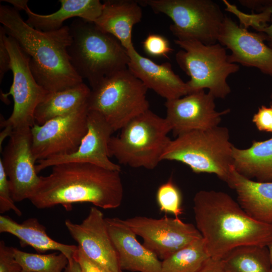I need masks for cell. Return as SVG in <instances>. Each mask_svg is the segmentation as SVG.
Listing matches in <instances>:
<instances>
[{
  "instance_id": "1",
  "label": "cell",
  "mask_w": 272,
  "mask_h": 272,
  "mask_svg": "<svg viewBox=\"0 0 272 272\" xmlns=\"http://www.w3.org/2000/svg\"><path fill=\"white\" fill-rule=\"evenodd\" d=\"M193 201L195 226L210 258L220 260L239 246L272 244V224L251 217L228 193L201 190Z\"/></svg>"
},
{
  "instance_id": "2",
  "label": "cell",
  "mask_w": 272,
  "mask_h": 272,
  "mask_svg": "<svg viewBox=\"0 0 272 272\" xmlns=\"http://www.w3.org/2000/svg\"><path fill=\"white\" fill-rule=\"evenodd\" d=\"M120 171L92 164L70 162L52 167L29 200L38 209L61 205L66 210L78 202H89L103 209L119 207L123 198Z\"/></svg>"
},
{
  "instance_id": "3",
  "label": "cell",
  "mask_w": 272,
  "mask_h": 272,
  "mask_svg": "<svg viewBox=\"0 0 272 272\" xmlns=\"http://www.w3.org/2000/svg\"><path fill=\"white\" fill-rule=\"evenodd\" d=\"M0 23L30 57V67L37 83L49 93L83 83L68 53L72 36L68 26L50 31L37 30L24 21L14 7L0 5Z\"/></svg>"
},
{
  "instance_id": "4",
  "label": "cell",
  "mask_w": 272,
  "mask_h": 272,
  "mask_svg": "<svg viewBox=\"0 0 272 272\" xmlns=\"http://www.w3.org/2000/svg\"><path fill=\"white\" fill-rule=\"evenodd\" d=\"M69 28L72 42L67 51L71 63L91 88L105 78L127 68V52L113 36L94 23L80 18Z\"/></svg>"
},
{
  "instance_id": "5",
  "label": "cell",
  "mask_w": 272,
  "mask_h": 272,
  "mask_svg": "<svg viewBox=\"0 0 272 272\" xmlns=\"http://www.w3.org/2000/svg\"><path fill=\"white\" fill-rule=\"evenodd\" d=\"M233 147L228 129L218 125L188 131L171 140L161 161L181 162L195 173L214 174L229 185Z\"/></svg>"
},
{
  "instance_id": "6",
  "label": "cell",
  "mask_w": 272,
  "mask_h": 272,
  "mask_svg": "<svg viewBox=\"0 0 272 272\" xmlns=\"http://www.w3.org/2000/svg\"><path fill=\"white\" fill-rule=\"evenodd\" d=\"M120 130L118 135L110 139L109 157L132 168H155L171 140L168 134L171 129L165 118L149 109Z\"/></svg>"
},
{
  "instance_id": "7",
  "label": "cell",
  "mask_w": 272,
  "mask_h": 272,
  "mask_svg": "<svg viewBox=\"0 0 272 272\" xmlns=\"http://www.w3.org/2000/svg\"><path fill=\"white\" fill-rule=\"evenodd\" d=\"M181 50L175 55L179 67L190 80L189 94L205 89L215 98L225 99L231 92L227 79L239 70L229 60L227 49L219 42L206 45L196 40H175Z\"/></svg>"
},
{
  "instance_id": "8",
  "label": "cell",
  "mask_w": 272,
  "mask_h": 272,
  "mask_svg": "<svg viewBox=\"0 0 272 272\" xmlns=\"http://www.w3.org/2000/svg\"><path fill=\"white\" fill-rule=\"evenodd\" d=\"M147 90L126 68L105 78L91 88L88 109L101 114L115 132L149 109Z\"/></svg>"
},
{
  "instance_id": "9",
  "label": "cell",
  "mask_w": 272,
  "mask_h": 272,
  "mask_svg": "<svg viewBox=\"0 0 272 272\" xmlns=\"http://www.w3.org/2000/svg\"><path fill=\"white\" fill-rule=\"evenodd\" d=\"M156 13H162L173 21L170 26L178 40H196L206 45L216 43L225 15L211 0H142Z\"/></svg>"
},
{
  "instance_id": "10",
  "label": "cell",
  "mask_w": 272,
  "mask_h": 272,
  "mask_svg": "<svg viewBox=\"0 0 272 272\" xmlns=\"http://www.w3.org/2000/svg\"><path fill=\"white\" fill-rule=\"evenodd\" d=\"M11 58L13 82L8 93L1 92V99L7 104L8 97L14 100L13 112L7 119L1 115V126L12 131L17 128L32 127L35 124L34 115L38 105L49 93L36 81L30 67V57L12 37L4 35Z\"/></svg>"
},
{
  "instance_id": "11",
  "label": "cell",
  "mask_w": 272,
  "mask_h": 272,
  "mask_svg": "<svg viewBox=\"0 0 272 272\" xmlns=\"http://www.w3.org/2000/svg\"><path fill=\"white\" fill-rule=\"evenodd\" d=\"M88 104L73 113L31 127L32 151L37 162L75 152L87 131Z\"/></svg>"
},
{
  "instance_id": "12",
  "label": "cell",
  "mask_w": 272,
  "mask_h": 272,
  "mask_svg": "<svg viewBox=\"0 0 272 272\" xmlns=\"http://www.w3.org/2000/svg\"><path fill=\"white\" fill-rule=\"evenodd\" d=\"M123 222L143 240V245L161 260L202 237L196 226L180 218L135 216Z\"/></svg>"
},
{
  "instance_id": "13",
  "label": "cell",
  "mask_w": 272,
  "mask_h": 272,
  "mask_svg": "<svg viewBox=\"0 0 272 272\" xmlns=\"http://www.w3.org/2000/svg\"><path fill=\"white\" fill-rule=\"evenodd\" d=\"M31 127L13 130L2 152V162L15 202L29 199L40 181L32 151Z\"/></svg>"
},
{
  "instance_id": "14",
  "label": "cell",
  "mask_w": 272,
  "mask_h": 272,
  "mask_svg": "<svg viewBox=\"0 0 272 272\" xmlns=\"http://www.w3.org/2000/svg\"><path fill=\"white\" fill-rule=\"evenodd\" d=\"M215 97L204 90L183 97L166 100L165 119L176 137L196 130H203L218 126L222 117L230 112V109L216 110Z\"/></svg>"
},
{
  "instance_id": "15",
  "label": "cell",
  "mask_w": 272,
  "mask_h": 272,
  "mask_svg": "<svg viewBox=\"0 0 272 272\" xmlns=\"http://www.w3.org/2000/svg\"><path fill=\"white\" fill-rule=\"evenodd\" d=\"M87 131L78 150L74 153L53 156L37 161V173L49 167L70 162L92 164L107 169L121 171L120 166L112 162L108 154V144L112 128L99 112L89 110Z\"/></svg>"
},
{
  "instance_id": "16",
  "label": "cell",
  "mask_w": 272,
  "mask_h": 272,
  "mask_svg": "<svg viewBox=\"0 0 272 272\" xmlns=\"http://www.w3.org/2000/svg\"><path fill=\"white\" fill-rule=\"evenodd\" d=\"M265 40L263 33L250 32L226 15L218 42L231 51V62L256 68L272 77V48Z\"/></svg>"
},
{
  "instance_id": "17",
  "label": "cell",
  "mask_w": 272,
  "mask_h": 272,
  "mask_svg": "<svg viewBox=\"0 0 272 272\" xmlns=\"http://www.w3.org/2000/svg\"><path fill=\"white\" fill-rule=\"evenodd\" d=\"M65 225L78 247L88 258L111 272H120L106 218L100 210L92 207L87 217L80 224L66 220Z\"/></svg>"
},
{
  "instance_id": "18",
  "label": "cell",
  "mask_w": 272,
  "mask_h": 272,
  "mask_svg": "<svg viewBox=\"0 0 272 272\" xmlns=\"http://www.w3.org/2000/svg\"><path fill=\"white\" fill-rule=\"evenodd\" d=\"M110 236L117 252L121 270L161 272V261L141 244L137 235L118 218H106Z\"/></svg>"
},
{
  "instance_id": "19",
  "label": "cell",
  "mask_w": 272,
  "mask_h": 272,
  "mask_svg": "<svg viewBox=\"0 0 272 272\" xmlns=\"http://www.w3.org/2000/svg\"><path fill=\"white\" fill-rule=\"evenodd\" d=\"M129 57L128 69L147 88L166 100L189 94L186 82L176 75L169 62L157 64L145 57L133 46L126 50Z\"/></svg>"
},
{
  "instance_id": "20",
  "label": "cell",
  "mask_w": 272,
  "mask_h": 272,
  "mask_svg": "<svg viewBox=\"0 0 272 272\" xmlns=\"http://www.w3.org/2000/svg\"><path fill=\"white\" fill-rule=\"evenodd\" d=\"M11 4L18 10H23L27 15L26 23L42 31H50L61 28L66 20L77 18L94 23L101 15L103 3L99 0H59L60 7L54 13L41 15L33 12L26 0L3 1Z\"/></svg>"
},
{
  "instance_id": "21",
  "label": "cell",
  "mask_w": 272,
  "mask_h": 272,
  "mask_svg": "<svg viewBox=\"0 0 272 272\" xmlns=\"http://www.w3.org/2000/svg\"><path fill=\"white\" fill-rule=\"evenodd\" d=\"M100 17L94 23L102 31L115 37L126 49L133 46V27L142 18V10L138 1H106Z\"/></svg>"
},
{
  "instance_id": "22",
  "label": "cell",
  "mask_w": 272,
  "mask_h": 272,
  "mask_svg": "<svg viewBox=\"0 0 272 272\" xmlns=\"http://www.w3.org/2000/svg\"><path fill=\"white\" fill-rule=\"evenodd\" d=\"M229 186L235 190L238 202L254 219L272 224V182H259L239 174L232 167Z\"/></svg>"
},
{
  "instance_id": "23",
  "label": "cell",
  "mask_w": 272,
  "mask_h": 272,
  "mask_svg": "<svg viewBox=\"0 0 272 272\" xmlns=\"http://www.w3.org/2000/svg\"><path fill=\"white\" fill-rule=\"evenodd\" d=\"M0 233H8L16 237L21 246H30L39 253L56 250L64 254L69 262L78 246L60 243L49 237L46 228L35 218L18 223L8 216H0Z\"/></svg>"
},
{
  "instance_id": "24",
  "label": "cell",
  "mask_w": 272,
  "mask_h": 272,
  "mask_svg": "<svg viewBox=\"0 0 272 272\" xmlns=\"http://www.w3.org/2000/svg\"><path fill=\"white\" fill-rule=\"evenodd\" d=\"M232 158L233 167L240 175L259 182H272V138L253 141L247 149L234 146Z\"/></svg>"
},
{
  "instance_id": "25",
  "label": "cell",
  "mask_w": 272,
  "mask_h": 272,
  "mask_svg": "<svg viewBox=\"0 0 272 272\" xmlns=\"http://www.w3.org/2000/svg\"><path fill=\"white\" fill-rule=\"evenodd\" d=\"M91 89L83 82L67 89L49 93L37 106L34 115L35 124L70 114L88 104Z\"/></svg>"
},
{
  "instance_id": "26",
  "label": "cell",
  "mask_w": 272,
  "mask_h": 272,
  "mask_svg": "<svg viewBox=\"0 0 272 272\" xmlns=\"http://www.w3.org/2000/svg\"><path fill=\"white\" fill-rule=\"evenodd\" d=\"M221 260L228 272H271L267 246H239L231 250Z\"/></svg>"
},
{
  "instance_id": "27",
  "label": "cell",
  "mask_w": 272,
  "mask_h": 272,
  "mask_svg": "<svg viewBox=\"0 0 272 272\" xmlns=\"http://www.w3.org/2000/svg\"><path fill=\"white\" fill-rule=\"evenodd\" d=\"M209 258L201 237L163 260L161 272H197Z\"/></svg>"
},
{
  "instance_id": "28",
  "label": "cell",
  "mask_w": 272,
  "mask_h": 272,
  "mask_svg": "<svg viewBox=\"0 0 272 272\" xmlns=\"http://www.w3.org/2000/svg\"><path fill=\"white\" fill-rule=\"evenodd\" d=\"M13 251L23 272H62L69 263L66 256L61 252L33 253L14 247Z\"/></svg>"
},
{
  "instance_id": "29",
  "label": "cell",
  "mask_w": 272,
  "mask_h": 272,
  "mask_svg": "<svg viewBox=\"0 0 272 272\" xmlns=\"http://www.w3.org/2000/svg\"><path fill=\"white\" fill-rule=\"evenodd\" d=\"M156 200L161 212L171 214L176 218L183 214L181 193L172 179L159 186Z\"/></svg>"
},
{
  "instance_id": "30",
  "label": "cell",
  "mask_w": 272,
  "mask_h": 272,
  "mask_svg": "<svg viewBox=\"0 0 272 272\" xmlns=\"http://www.w3.org/2000/svg\"><path fill=\"white\" fill-rule=\"evenodd\" d=\"M144 51L152 57H168L173 49L168 40L164 36L155 33L149 34L142 42Z\"/></svg>"
},
{
  "instance_id": "31",
  "label": "cell",
  "mask_w": 272,
  "mask_h": 272,
  "mask_svg": "<svg viewBox=\"0 0 272 272\" xmlns=\"http://www.w3.org/2000/svg\"><path fill=\"white\" fill-rule=\"evenodd\" d=\"M11 210L18 216L22 214L15 205L11 195L8 178L0 161V213L3 214Z\"/></svg>"
},
{
  "instance_id": "32",
  "label": "cell",
  "mask_w": 272,
  "mask_h": 272,
  "mask_svg": "<svg viewBox=\"0 0 272 272\" xmlns=\"http://www.w3.org/2000/svg\"><path fill=\"white\" fill-rule=\"evenodd\" d=\"M22 268L17 261L13 247L6 245L0 241V272H22Z\"/></svg>"
},
{
  "instance_id": "33",
  "label": "cell",
  "mask_w": 272,
  "mask_h": 272,
  "mask_svg": "<svg viewBox=\"0 0 272 272\" xmlns=\"http://www.w3.org/2000/svg\"><path fill=\"white\" fill-rule=\"evenodd\" d=\"M252 120L259 131L272 133V105L259 107Z\"/></svg>"
},
{
  "instance_id": "34",
  "label": "cell",
  "mask_w": 272,
  "mask_h": 272,
  "mask_svg": "<svg viewBox=\"0 0 272 272\" xmlns=\"http://www.w3.org/2000/svg\"><path fill=\"white\" fill-rule=\"evenodd\" d=\"M73 259L78 264L81 272H111L88 258L79 247L74 254Z\"/></svg>"
},
{
  "instance_id": "35",
  "label": "cell",
  "mask_w": 272,
  "mask_h": 272,
  "mask_svg": "<svg viewBox=\"0 0 272 272\" xmlns=\"http://www.w3.org/2000/svg\"><path fill=\"white\" fill-rule=\"evenodd\" d=\"M5 30L0 27V82H2L5 74L11 70V58L7 48L4 35Z\"/></svg>"
},
{
  "instance_id": "36",
  "label": "cell",
  "mask_w": 272,
  "mask_h": 272,
  "mask_svg": "<svg viewBox=\"0 0 272 272\" xmlns=\"http://www.w3.org/2000/svg\"><path fill=\"white\" fill-rule=\"evenodd\" d=\"M197 272H228L221 260L209 258Z\"/></svg>"
},
{
  "instance_id": "37",
  "label": "cell",
  "mask_w": 272,
  "mask_h": 272,
  "mask_svg": "<svg viewBox=\"0 0 272 272\" xmlns=\"http://www.w3.org/2000/svg\"><path fill=\"white\" fill-rule=\"evenodd\" d=\"M243 6L262 12L272 6V1H240Z\"/></svg>"
},
{
  "instance_id": "38",
  "label": "cell",
  "mask_w": 272,
  "mask_h": 272,
  "mask_svg": "<svg viewBox=\"0 0 272 272\" xmlns=\"http://www.w3.org/2000/svg\"><path fill=\"white\" fill-rule=\"evenodd\" d=\"M269 11L271 14V23L267 25L261 32L263 33L268 41V45L272 48V6L268 8Z\"/></svg>"
},
{
  "instance_id": "39",
  "label": "cell",
  "mask_w": 272,
  "mask_h": 272,
  "mask_svg": "<svg viewBox=\"0 0 272 272\" xmlns=\"http://www.w3.org/2000/svg\"><path fill=\"white\" fill-rule=\"evenodd\" d=\"M64 272H81V270L78 264L74 260L69 263Z\"/></svg>"
},
{
  "instance_id": "40",
  "label": "cell",
  "mask_w": 272,
  "mask_h": 272,
  "mask_svg": "<svg viewBox=\"0 0 272 272\" xmlns=\"http://www.w3.org/2000/svg\"><path fill=\"white\" fill-rule=\"evenodd\" d=\"M270 255V263H271V272H272V244L267 246Z\"/></svg>"
},
{
  "instance_id": "41",
  "label": "cell",
  "mask_w": 272,
  "mask_h": 272,
  "mask_svg": "<svg viewBox=\"0 0 272 272\" xmlns=\"http://www.w3.org/2000/svg\"><path fill=\"white\" fill-rule=\"evenodd\" d=\"M270 105H272V92H271V93L270 94Z\"/></svg>"
},
{
  "instance_id": "42",
  "label": "cell",
  "mask_w": 272,
  "mask_h": 272,
  "mask_svg": "<svg viewBox=\"0 0 272 272\" xmlns=\"http://www.w3.org/2000/svg\"><path fill=\"white\" fill-rule=\"evenodd\" d=\"M120 272H124V271H122V270H121V271H120Z\"/></svg>"
},
{
  "instance_id": "43",
  "label": "cell",
  "mask_w": 272,
  "mask_h": 272,
  "mask_svg": "<svg viewBox=\"0 0 272 272\" xmlns=\"http://www.w3.org/2000/svg\"><path fill=\"white\" fill-rule=\"evenodd\" d=\"M22 272H23V271H22Z\"/></svg>"
}]
</instances>
